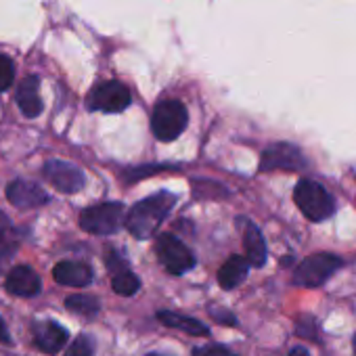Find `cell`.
Returning <instances> with one entry per match:
<instances>
[{"label": "cell", "instance_id": "6da1fadb", "mask_svg": "<svg viewBox=\"0 0 356 356\" xmlns=\"http://www.w3.org/2000/svg\"><path fill=\"white\" fill-rule=\"evenodd\" d=\"M176 195L168 193V191H159L138 204L132 206V210L126 216V229L132 237L136 239H151L157 229L161 227V222L165 220V216L170 214V210L174 208Z\"/></svg>", "mask_w": 356, "mask_h": 356}, {"label": "cell", "instance_id": "7a4b0ae2", "mask_svg": "<svg viewBox=\"0 0 356 356\" xmlns=\"http://www.w3.org/2000/svg\"><path fill=\"white\" fill-rule=\"evenodd\" d=\"M293 200L300 212L312 222H323L335 212V202L329 195V191L323 185L308 181V178H304V181L296 185Z\"/></svg>", "mask_w": 356, "mask_h": 356}, {"label": "cell", "instance_id": "3957f363", "mask_svg": "<svg viewBox=\"0 0 356 356\" xmlns=\"http://www.w3.org/2000/svg\"><path fill=\"white\" fill-rule=\"evenodd\" d=\"M189 113L181 101H161L151 113V132L157 140H176L187 128Z\"/></svg>", "mask_w": 356, "mask_h": 356}, {"label": "cell", "instance_id": "277c9868", "mask_svg": "<svg viewBox=\"0 0 356 356\" xmlns=\"http://www.w3.org/2000/svg\"><path fill=\"white\" fill-rule=\"evenodd\" d=\"M341 264H343L341 258L335 254H327V252L312 254L296 266L291 283L298 287H318L333 273H337L341 268Z\"/></svg>", "mask_w": 356, "mask_h": 356}, {"label": "cell", "instance_id": "5b68a950", "mask_svg": "<svg viewBox=\"0 0 356 356\" xmlns=\"http://www.w3.org/2000/svg\"><path fill=\"white\" fill-rule=\"evenodd\" d=\"M124 214H126L124 204L105 202V204L90 206L86 210H82L80 227L90 235H111V233L120 231L122 222H126Z\"/></svg>", "mask_w": 356, "mask_h": 356}, {"label": "cell", "instance_id": "8992f818", "mask_svg": "<svg viewBox=\"0 0 356 356\" xmlns=\"http://www.w3.org/2000/svg\"><path fill=\"white\" fill-rule=\"evenodd\" d=\"M155 254L170 275H185L195 266V254L170 233H163L155 241Z\"/></svg>", "mask_w": 356, "mask_h": 356}, {"label": "cell", "instance_id": "52a82bcc", "mask_svg": "<svg viewBox=\"0 0 356 356\" xmlns=\"http://www.w3.org/2000/svg\"><path fill=\"white\" fill-rule=\"evenodd\" d=\"M130 90L115 80L103 82L99 86H95L88 97H86V105L90 111H105V113H120L130 105Z\"/></svg>", "mask_w": 356, "mask_h": 356}, {"label": "cell", "instance_id": "ba28073f", "mask_svg": "<svg viewBox=\"0 0 356 356\" xmlns=\"http://www.w3.org/2000/svg\"><path fill=\"white\" fill-rule=\"evenodd\" d=\"M306 168V157L296 145L289 143H275L262 153L260 170L262 172H275V170H287L298 172Z\"/></svg>", "mask_w": 356, "mask_h": 356}, {"label": "cell", "instance_id": "9c48e42d", "mask_svg": "<svg viewBox=\"0 0 356 356\" xmlns=\"http://www.w3.org/2000/svg\"><path fill=\"white\" fill-rule=\"evenodd\" d=\"M42 174L47 181L61 193H78L84 187V174L78 165L61 161V159H51L44 163Z\"/></svg>", "mask_w": 356, "mask_h": 356}, {"label": "cell", "instance_id": "30bf717a", "mask_svg": "<svg viewBox=\"0 0 356 356\" xmlns=\"http://www.w3.org/2000/svg\"><path fill=\"white\" fill-rule=\"evenodd\" d=\"M34 343L38 350H42L44 354H57L70 339V333L63 325L55 323V321H38L34 323Z\"/></svg>", "mask_w": 356, "mask_h": 356}, {"label": "cell", "instance_id": "8fae6325", "mask_svg": "<svg viewBox=\"0 0 356 356\" xmlns=\"http://www.w3.org/2000/svg\"><path fill=\"white\" fill-rule=\"evenodd\" d=\"M7 197L13 206L17 208H38V206H44L49 204V193L38 187L36 183H28V181H13L9 187H7Z\"/></svg>", "mask_w": 356, "mask_h": 356}, {"label": "cell", "instance_id": "7c38bea8", "mask_svg": "<svg viewBox=\"0 0 356 356\" xmlns=\"http://www.w3.org/2000/svg\"><path fill=\"white\" fill-rule=\"evenodd\" d=\"M7 291L19 298H32L36 293H40L42 283L40 277L34 273V268L30 266H15L11 268V273L7 275V283H5Z\"/></svg>", "mask_w": 356, "mask_h": 356}, {"label": "cell", "instance_id": "4fadbf2b", "mask_svg": "<svg viewBox=\"0 0 356 356\" xmlns=\"http://www.w3.org/2000/svg\"><path fill=\"white\" fill-rule=\"evenodd\" d=\"M53 277L59 285L67 287H86L92 283V268L84 262H74V260H63L53 268Z\"/></svg>", "mask_w": 356, "mask_h": 356}, {"label": "cell", "instance_id": "5bb4252c", "mask_svg": "<svg viewBox=\"0 0 356 356\" xmlns=\"http://www.w3.org/2000/svg\"><path fill=\"white\" fill-rule=\"evenodd\" d=\"M239 225L243 227V248L248 254V260L254 268H262L268 258L266 241L260 233V229L254 222H248L245 218H239Z\"/></svg>", "mask_w": 356, "mask_h": 356}, {"label": "cell", "instance_id": "9a60e30c", "mask_svg": "<svg viewBox=\"0 0 356 356\" xmlns=\"http://www.w3.org/2000/svg\"><path fill=\"white\" fill-rule=\"evenodd\" d=\"M17 105L22 109L24 115L28 118H36L42 113V99H40V80L38 76H28L19 86H17Z\"/></svg>", "mask_w": 356, "mask_h": 356}, {"label": "cell", "instance_id": "2e32d148", "mask_svg": "<svg viewBox=\"0 0 356 356\" xmlns=\"http://www.w3.org/2000/svg\"><path fill=\"white\" fill-rule=\"evenodd\" d=\"M22 245V233L11 225V220L0 212V273L7 268Z\"/></svg>", "mask_w": 356, "mask_h": 356}, {"label": "cell", "instance_id": "e0dca14e", "mask_svg": "<svg viewBox=\"0 0 356 356\" xmlns=\"http://www.w3.org/2000/svg\"><path fill=\"white\" fill-rule=\"evenodd\" d=\"M157 321L170 329H178V331H185L189 335H195V337H206L210 335V329L208 325H204L202 321L193 318V316H185L181 312H172V310H159L157 312Z\"/></svg>", "mask_w": 356, "mask_h": 356}, {"label": "cell", "instance_id": "ac0fdd59", "mask_svg": "<svg viewBox=\"0 0 356 356\" xmlns=\"http://www.w3.org/2000/svg\"><path fill=\"white\" fill-rule=\"evenodd\" d=\"M250 260L248 258H243V256H231L222 266H220V270H218V285L222 287V289H235L237 285H241L243 281H245V277H248V273H250Z\"/></svg>", "mask_w": 356, "mask_h": 356}, {"label": "cell", "instance_id": "d6986e66", "mask_svg": "<svg viewBox=\"0 0 356 356\" xmlns=\"http://www.w3.org/2000/svg\"><path fill=\"white\" fill-rule=\"evenodd\" d=\"M65 308L70 312H76L80 316H86V318H95L101 310V302L95 298V296H86V293H76V296H70L65 300Z\"/></svg>", "mask_w": 356, "mask_h": 356}, {"label": "cell", "instance_id": "ffe728a7", "mask_svg": "<svg viewBox=\"0 0 356 356\" xmlns=\"http://www.w3.org/2000/svg\"><path fill=\"white\" fill-rule=\"evenodd\" d=\"M111 289L120 296H134L140 289V279L126 266L111 275Z\"/></svg>", "mask_w": 356, "mask_h": 356}, {"label": "cell", "instance_id": "44dd1931", "mask_svg": "<svg viewBox=\"0 0 356 356\" xmlns=\"http://www.w3.org/2000/svg\"><path fill=\"white\" fill-rule=\"evenodd\" d=\"M65 356H95V339L90 335H78L65 350Z\"/></svg>", "mask_w": 356, "mask_h": 356}, {"label": "cell", "instance_id": "7402d4cb", "mask_svg": "<svg viewBox=\"0 0 356 356\" xmlns=\"http://www.w3.org/2000/svg\"><path fill=\"white\" fill-rule=\"evenodd\" d=\"M15 80V65L7 55H0V92L11 88Z\"/></svg>", "mask_w": 356, "mask_h": 356}, {"label": "cell", "instance_id": "603a6c76", "mask_svg": "<svg viewBox=\"0 0 356 356\" xmlns=\"http://www.w3.org/2000/svg\"><path fill=\"white\" fill-rule=\"evenodd\" d=\"M296 333L304 339H312V341H318V335H316V321L312 316H302L298 323H296Z\"/></svg>", "mask_w": 356, "mask_h": 356}, {"label": "cell", "instance_id": "cb8c5ba5", "mask_svg": "<svg viewBox=\"0 0 356 356\" xmlns=\"http://www.w3.org/2000/svg\"><path fill=\"white\" fill-rule=\"evenodd\" d=\"M193 356H239L222 343H208L193 348Z\"/></svg>", "mask_w": 356, "mask_h": 356}, {"label": "cell", "instance_id": "d4e9b609", "mask_svg": "<svg viewBox=\"0 0 356 356\" xmlns=\"http://www.w3.org/2000/svg\"><path fill=\"white\" fill-rule=\"evenodd\" d=\"M210 314H212V318L216 321V323H220V325H231V327H235L239 321H237V316L233 314V312H229L227 308H210Z\"/></svg>", "mask_w": 356, "mask_h": 356}, {"label": "cell", "instance_id": "484cf974", "mask_svg": "<svg viewBox=\"0 0 356 356\" xmlns=\"http://www.w3.org/2000/svg\"><path fill=\"white\" fill-rule=\"evenodd\" d=\"M126 266H128L126 260H124L118 252H109V254H107V268H109L111 275L118 273V270H122V268H126Z\"/></svg>", "mask_w": 356, "mask_h": 356}, {"label": "cell", "instance_id": "4316f807", "mask_svg": "<svg viewBox=\"0 0 356 356\" xmlns=\"http://www.w3.org/2000/svg\"><path fill=\"white\" fill-rule=\"evenodd\" d=\"M0 343H7V346H11V343H13L11 333H9L7 323H5V318H3V316H0Z\"/></svg>", "mask_w": 356, "mask_h": 356}, {"label": "cell", "instance_id": "83f0119b", "mask_svg": "<svg viewBox=\"0 0 356 356\" xmlns=\"http://www.w3.org/2000/svg\"><path fill=\"white\" fill-rule=\"evenodd\" d=\"M287 356H310V352L304 348V346H293L291 350H289V354Z\"/></svg>", "mask_w": 356, "mask_h": 356}, {"label": "cell", "instance_id": "f1b7e54d", "mask_svg": "<svg viewBox=\"0 0 356 356\" xmlns=\"http://www.w3.org/2000/svg\"><path fill=\"white\" fill-rule=\"evenodd\" d=\"M352 348H354V356H356V333H354V337H352Z\"/></svg>", "mask_w": 356, "mask_h": 356}, {"label": "cell", "instance_id": "f546056e", "mask_svg": "<svg viewBox=\"0 0 356 356\" xmlns=\"http://www.w3.org/2000/svg\"><path fill=\"white\" fill-rule=\"evenodd\" d=\"M147 356H165V354H159V352H151V354H147Z\"/></svg>", "mask_w": 356, "mask_h": 356}]
</instances>
